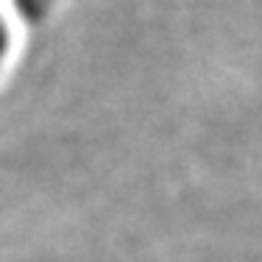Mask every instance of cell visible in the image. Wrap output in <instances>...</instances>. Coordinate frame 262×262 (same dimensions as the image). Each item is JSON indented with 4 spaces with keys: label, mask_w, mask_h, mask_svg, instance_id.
Here are the masks:
<instances>
[{
    "label": "cell",
    "mask_w": 262,
    "mask_h": 262,
    "mask_svg": "<svg viewBox=\"0 0 262 262\" xmlns=\"http://www.w3.org/2000/svg\"><path fill=\"white\" fill-rule=\"evenodd\" d=\"M6 53H9V31H6V23L0 17V64H3Z\"/></svg>",
    "instance_id": "6da1fadb"
}]
</instances>
